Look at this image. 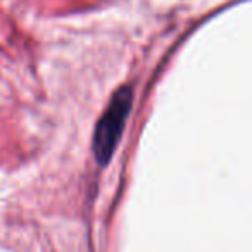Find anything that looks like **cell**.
I'll use <instances>...</instances> for the list:
<instances>
[{
	"mask_svg": "<svg viewBox=\"0 0 252 252\" xmlns=\"http://www.w3.org/2000/svg\"><path fill=\"white\" fill-rule=\"evenodd\" d=\"M133 104V92L130 87H123L112 95L111 102L100 116L94 133V152L98 164H107L114 154L118 142L123 135L128 114Z\"/></svg>",
	"mask_w": 252,
	"mask_h": 252,
	"instance_id": "6da1fadb",
	"label": "cell"
}]
</instances>
